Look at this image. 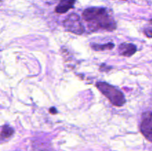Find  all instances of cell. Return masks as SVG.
<instances>
[{"label":"cell","mask_w":152,"mask_h":151,"mask_svg":"<svg viewBox=\"0 0 152 151\" xmlns=\"http://www.w3.org/2000/svg\"><path fill=\"white\" fill-rule=\"evenodd\" d=\"M14 134V130L9 125L0 126V143L7 142Z\"/></svg>","instance_id":"cell-6"},{"label":"cell","mask_w":152,"mask_h":151,"mask_svg":"<svg viewBox=\"0 0 152 151\" xmlns=\"http://www.w3.org/2000/svg\"><path fill=\"white\" fill-rule=\"evenodd\" d=\"M83 17L94 30H114L117 24L108 10L104 7H90L84 10Z\"/></svg>","instance_id":"cell-1"},{"label":"cell","mask_w":152,"mask_h":151,"mask_svg":"<svg viewBox=\"0 0 152 151\" xmlns=\"http://www.w3.org/2000/svg\"><path fill=\"white\" fill-rule=\"evenodd\" d=\"M144 33H145V34L148 37V38H151V34H152L151 33V25L149 26V28L145 29V30H144Z\"/></svg>","instance_id":"cell-9"},{"label":"cell","mask_w":152,"mask_h":151,"mask_svg":"<svg viewBox=\"0 0 152 151\" xmlns=\"http://www.w3.org/2000/svg\"><path fill=\"white\" fill-rule=\"evenodd\" d=\"M96 87L114 106L121 107L126 103L124 94L117 87L102 81L96 82Z\"/></svg>","instance_id":"cell-2"},{"label":"cell","mask_w":152,"mask_h":151,"mask_svg":"<svg viewBox=\"0 0 152 151\" xmlns=\"http://www.w3.org/2000/svg\"><path fill=\"white\" fill-rule=\"evenodd\" d=\"M118 51L121 56L131 57L137 52V47L131 43H123L119 45Z\"/></svg>","instance_id":"cell-5"},{"label":"cell","mask_w":152,"mask_h":151,"mask_svg":"<svg viewBox=\"0 0 152 151\" xmlns=\"http://www.w3.org/2000/svg\"><path fill=\"white\" fill-rule=\"evenodd\" d=\"M76 0H61L59 4L55 8V12L57 13H65L70 9L73 8Z\"/></svg>","instance_id":"cell-7"},{"label":"cell","mask_w":152,"mask_h":151,"mask_svg":"<svg viewBox=\"0 0 152 151\" xmlns=\"http://www.w3.org/2000/svg\"><path fill=\"white\" fill-rule=\"evenodd\" d=\"M67 30L77 35H81L85 32V28L81 22L80 17L76 13H71L63 22Z\"/></svg>","instance_id":"cell-3"},{"label":"cell","mask_w":152,"mask_h":151,"mask_svg":"<svg viewBox=\"0 0 152 151\" xmlns=\"http://www.w3.org/2000/svg\"><path fill=\"white\" fill-rule=\"evenodd\" d=\"M91 47L93 50H96V51H103V50H112L114 47V44L111 42L106 43V44H91Z\"/></svg>","instance_id":"cell-8"},{"label":"cell","mask_w":152,"mask_h":151,"mask_svg":"<svg viewBox=\"0 0 152 151\" xmlns=\"http://www.w3.org/2000/svg\"><path fill=\"white\" fill-rule=\"evenodd\" d=\"M49 113H50V114H56L57 113V110H56V108L52 107H50V109H49Z\"/></svg>","instance_id":"cell-10"},{"label":"cell","mask_w":152,"mask_h":151,"mask_svg":"<svg viewBox=\"0 0 152 151\" xmlns=\"http://www.w3.org/2000/svg\"><path fill=\"white\" fill-rule=\"evenodd\" d=\"M151 112L145 113L142 115V119L140 124V131L144 136L149 142L152 141V122H151Z\"/></svg>","instance_id":"cell-4"}]
</instances>
